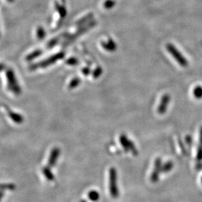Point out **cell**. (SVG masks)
Masks as SVG:
<instances>
[{"mask_svg": "<svg viewBox=\"0 0 202 202\" xmlns=\"http://www.w3.org/2000/svg\"><path fill=\"white\" fill-rule=\"evenodd\" d=\"M109 191L113 198H118L119 191L117 185V172L115 168H111L109 172Z\"/></svg>", "mask_w": 202, "mask_h": 202, "instance_id": "obj_1", "label": "cell"}, {"mask_svg": "<svg viewBox=\"0 0 202 202\" xmlns=\"http://www.w3.org/2000/svg\"><path fill=\"white\" fill-rule=\"evenodd\" d=\"M6 72H7L6 73V79H7V87L9 90L11 92H13L15 95H18L21 92V89L18 84V82L13 71L11 70V69H9Z\"/></svg>", "mask_w": 202, "mask_h": 202, "instance_id": "obj_2", "label": "cell"}, {"mask_svg": "<svg viewBox=\"0 0 202 202\" xmlns=\"http://www.w3.org/2000/svg\"><path fill=\"white\" fill-rule=\"evenodd\" d=\"M166 48L168 50V52L172 54V56L175 59V60L181 66L186 67L188 65V62L186 61L185 58L179 53V50L175 47L173 45H172V44H168L166 45Z\"/></svg>", "mask_w": 202, "mask_h": 202, "instance_id": "obj_3", "label": "cell"}, {"mask_svg": "<svg viewBox=\"0 0 202 202\" xmlns=\"http://www.w3.org/2000/svg\"><path fill=\"white\" fill-rule=\"evenodd\" d=\"M119 140H120V142L121 143L122 147H123L126 152L130 151V152L134 155H137L138 154V151L135 146L134 143L131 140H130L126 135L122 134L121 136H120Z\"/></svg>", "mask_w": 202, "mask_h": 202, "instance_id": "obj_4", "label": "cell"}, {"mask_svg": "<svg viewBox=\"0 0 202 202\" xmlns=\"http://www.w3.org/2000/svg\"><path fill=\"white\" fill-rule=\"evenodd\" d=\"M162 163L160 158H157L154 162V167L153 172L151 174L150 180L153 182H156L159 179L160 173H162Z\"/></svg>", "mask_w": 202, "mask_h": 202, "instance_id": "obj_5", "label": "cell"}, {"mask_svg": "<svg viewBox=\"0 0 202 202\" xmlns=\"http://www.w3.org/2000/svg\"><path fill=\"white\" fill-rule=\"evenodd\" d=\"M60 154V149L58 147L53 148L51 150V151H50V153L48 157V166H49L50 168L54 167L58 160Z\"/></svg>", "mask_w": 202, "mask_h": 202, "instance_id": "obj_6", "label": "cell"}, {"mask_svg": "<svg viewBox=\"0 0 202 202\" xmlns=\"http://www.w3.org/2000/svg\"><path fill=\"white\" fill-rule=\"evenodd\" d=\"M169 101H170V96L169 95H168V94H165V95H163L162 96L160 105L158 106V112L159 114L163 115V113L166 111L169 103Z\"/></svg>", "mask_w": 202, "mask_h": 202, "instance_id": "obj_7", "label": "cell"}, {"mask_svg": "<svg viewBox=\"0 0 202 202\" xmlns=\"http://www.w3.org/2000/svg\"><path fill=\"white\" fill-rule=\"evenodd\" d=\"M5 110H6V112H7V113L8 116L9 117V118L15 123L20 124L24 122V117L22 115L19 114V113H17L16 112L12 111L11 109H9V108H7V107H5Z\"/></svg>", "mask_w": 202, "mask_h": 202, "instance_id": "obj_8", "label": "cell"}, {"mask_svg": "<svg viewBox=\"0 0 202 202\" xmlns=\"http://www.w3.org/2000/svg\"><path fill=\"white\" fill-rule=\"evenodd\" d=\"M102 45L105 50H109V52L114 51V50H115V49L117 48L116 43L111 39L107 40V43L103 42L102 43Z\"/></svg>", "mask_w": 202, "mask_h": 202, "instance_id": "obj_9", "label": "cell"}, {"mask_svg": "<svg viewBox=\"0 0 202 202\" xmlns=\"http://www.w3.org/2000/svg\"><path fill=\"white\" fill-rule=\"evenodd\" d=\"M43 173L45 176V177L49 181H53L54 180V175L51 172V169L49 166H46L43 168Z\"/></svg>", "mask_w": 202, "mask_h": 202, "instance_id": "obj_10", "label": "cell"}, {"mask_svg": "<svg viewBox=\"0 0 202 202\" xmlns=\"http://www.w3.org/2000/svg\"><path fill=\"white\" fill-rule=\"evenodd\" d=\"M99 193L95 190H91L88 193V198L92 201H97L99 200Z\"/></svg>", "mask_w": 202, "mask_h": 202, "instance_id": "obj_11", "label": "cell"}, {"mask_svg": "<svg viewBox=\"0 0 202 202\" xmlns=\"http://www.w3.org/2000/svg\"><path fill=\"white\" fill-rule=\"evenodd\" d=\"M197 160L198 161L202 160V127L200 129V143L198 145V151H197Z\"/></svg>", "mask_w": 202, "mask_h": 202, "instance_id": "obj_12", "label": "cell"}, {"mask_svg": "<svg viewBox=\"0 0 202 202\" xmlns=\"http://www.w3.org/2000/svg\"><path fill=\"white\" fill-rule=\"evenodd\" d=\"M173 168V163L172 161H168L164 164H162V173H168Z\"/></svg>", "mask_w": 202, "mask_h": 202, "instance_id": "obj_13", "label": "cell"}, {"mask_svg": "<svg viewBox=\"0 0 202 202\" xmlns=\"http://www.w3.org/2000/svg\"><path fill=\"white\" fill-rule=\"evenodd\" d=\"M80 80L77 77H75L73 78L70 81L68 87L69 89H73V88H75L77 86H78L80 85Z\"/></svg>", "mask_w": 202, "mask_h": 202, "instance_id": "obj_14", "label": "cell"}, {"mask_svg": "<svg viewBox=\"0 0 202 202\" xmlns=\"http://www.w3.org/2000/svg\"><path fill=\"white\" fill-rule=\"evenodd\" d=\"M194 96L197 99H201L202 98V87L201 86H197L194 88Z\"/></svg>", "mask_w": 202, "mask_h": 202, "instance_id": "obj_15", "label": "cell"}, {"mask_svg": "<svg viewBox=\"0 0 202 202\" xmlns=\"http://www.w3.org/2000/svg\"><path fill=\"white\" fill-rule=\"evenodd\" d=\"M15 188V185L13 184H0V191L9 190L12 191Z\"/></svg>", "mask_w": 202, "mask_h": 202, "instance_id": "obj_16", "label": "cell"}, {"mask_svg": "<svg viewBox=\"0 0 202 202\" xmlns=\"http://www.w3.org/2000/svg\"><path fill=\"white\" fill-rule=\"evenodd\" d=\"M45 30L42 27H39L37 29L36 31V36L38 39H43L44 37H45Z\"/></svg>", "mask_w": 202, "mask_h": 202, "instance_id": "obj_17", "label": "cell"}, {"mask_svg": "<svg viewBox=\"0 0 202 202\" xmlns=\"http://www.w3.org/2000/svg\"><path fill=\"white\" fill-rule=\"evenodd\" d=\"M115 5V2L114 0H107L104 3V7L106 9H111Z\"/></svg>", "mask_w": 202, "mask_h": 202, "instance_id": "obj_18", "label": "cell"}, {"mask_svg": "<svg viewBox=\"0 0 202 202\" xmlns=\"http://www.w3.org/2000/svg\"><path fill=\"white\" fill-rule=\"evenodd\" d=\"M102 69L100 67H98L93 73V78H94V79L98 78L100 75H102Z\"/></svg>", "mask_w": 202, "mask_h": 202, "instance_id": "obj_19", "label": "cell"}, {"mask_svg": "<svg viewBox=\"0 0 202 202\" xmlns=\"http://www.w3.org/2000/svg\"><path fill=\"white\" fill-rule=\"evenodd\" d=\"M3 195H4V192H3V191H0V201H2L3 197Z\"/></svg>", "mask_w": 202, "mask_h": 202, "instance_id": "obj_20", "label": "cell"}, {"mask_svg": "<svg viewBox=\"0 0 202 202\" xmlns=\"http://www.w3.org/2000/svg\"><path fill=\"white\" fill-rule=\"evenodd\" d=\"M4 69V64H2V63H0V71H2Z\"/></svg>", "mask_w": 202, "mask_h": 202, "instance_id": "obj_21", "label": "cell"}, {"mask_svg": "<svg viewBox=\"0 0 202 202\" xmlns=\"http://www.w3.org/2000/svg\"><path fill=\"white\" fill-rule=\"evenodd\" d=\"M199 167H198V169H202V164H201V165H200V166H198Z\"/></svg>", "mask_w": 202, "mask_h": 202, "instance_id": "obj_22", "label": "cell"}, {"mask_svg": "<svg viewBox=\"0 0 202 202\" xmlns=\"http://www.w3.org/2000/svg\"><path fill=\"white\" fill-rule=\"evenodd\" d=\"M80 202H87V201L86 200H83L80 201Z\"/></svg>", "mask_w": 202, "mask_h": 202, "instance_id": "obj_23", "label": "cell"}, {"mask_svg": "<svg viewBox=\"0 0 202 202\" xmlns=\"http://www.w3.org/2000/svg\"><path fill=\"white\" fill-rule=\"evenodd\" d=\"M7 1H8V2H12V0H7Z\"/></svg>", "mask_w": 202, "mask_h": 202, "instance_id": "obj_24", "label": "cell"}, {"mask_svg": "<svg viewBox=\"0 0 202 202\" xmlns=\"http://www.w3.org/2000/svg\"><path fill=\"white\" fill-rule=\"evenodd\" d=\"M201 183H202V177H201Z\"/></svg>", "mask_w": 202, "mask_h": 202, "instance_id": "obj_25", "label": "cell"}]
</instances>
